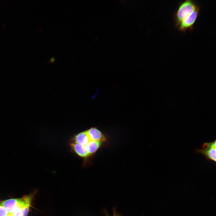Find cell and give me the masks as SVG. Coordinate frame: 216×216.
Instances as JSON below:
<instances>
[{
	"mask_svg": "<svg viewBox=\"0 0 216 216\" xmlns=\"http://www.w3.org/2000/svg\"><path fill=\"white\" fill-rule=\"evenodd\" d=\"M35 193L34 192L21 198L11 199L0 201V205L5 208L10 214H13L20 208L30 207Z\"/></svg>",
	"mask_w": 216,
	"mask_h": 216,
	"instance_id": "obj_1",
	"label": "cell"
},
{
	"mask_svg": "<svg viewBox=\"0 0 216 216\" xmlns=\"http://www.w3.org/2000/svg\"><path fill=\"white\" fill-rule=\"evenodd\" d=\"M115 208L113 209V215L112 216H116L117 214ZM105 214L106 216H110L106 212V211H105Z\"/></svg>",
	"mask_w": 216,
	"mask_h": 216,
	"instance_id": "obj_11",
	"label": "cell"
},
{
	"mask_svg": "<svg viewBox=\"0 0 216 216\" xmlns=\"http://www.w3.org/2000/svg\"><path fill=\"white\" fill-rule=\"evenodd\" d=\"M7 216H14V215L12 214H9Z\"/></svg>",
	"mask_w": 216,
	"mask_h": 216,
	"instance_id": "obj_12",
	"label": "cell"
},
{
	"mask_svg": "<svg viewBox=\"0 0 216 216\" xmlns=\"http://www.w3.org/2000/svg\"><path fill=\"white\" fill-rule=\"evenodd\" d=\"M30 207H27L18 209L13 214L14 216H27L29 212Z\"/></svg>",
	"mask_w": 216,
	"mask_h": 216,
	"instance_id": "obj_9",
	"label": "cell"
},
{
	"mask_svg": "<svg viewBox=\"0 0 216 216\" xmlns=\"http://www.w3.org/2000/svg\"><path fill=\"white\" fill-rule=\"evenodd\" d=\"M197 153L202 154L206 158L209 160L215 162L216 154V141H214L204 143L201 148L196 149L195 150Z\"/></svg>",
	"mask_w": 216,
	"mask_h": 216,
	"instance_id": "obj_3",
	"label": "cell"
},
{
	"mask_svg": "<svg viewBox=\"0 0 216 216\" xmlns=\"http://www.w3.org/2000/svg\"><path fill=\"white\" fill-rule=\"evenodd\" d=\"M9 214L5 208L0 205V216H7Z\"/></svg>",
	"mask_w": 216,
	"mask_h": 216,
	"instance_id": "obj_10",
	"label": "cell"
},
{
	"mask_svg": "<svg viewBox=\"0 0 216 216\" xmlns=\"http://www.w3.org/2000/svg\"><path fill=\"white\" fill-rule=\"evenodd\" d=\"M102 141H92L83 146L90 156L94 153L98 149L102 144Z\"/></svg>",
	"mask_w": 216,
	"mask_h": 216,
	"instance_id": "obj_8",
	"label": "cell"
},
{
	"mask_svg": "<svg viewBox=\"0 0 216 216\" xmlns=\"http://www.w3.org/2000/svg\"><path fill=\"white\" fill-rule=\"evenodd\" d=\"M116 216H120L119 214L117 213Z\"/></svg>",
	"mask_w": 216,
	"mask_h": 216,
	"instance_id": "obj_13",
	"label": "cell"
},
{
	"mask_svg": "<svg viewBox=\"0 0 216 216\" xmlns=\"http://www.w3.org/2000/svg\"><path fill=\"white\" fill-rule=\"evenodd\" d=\"M197 6L194 1L187 0L181 2L174 15L177 27L181 22L193 11Z\"/></svg>",
	"mask_w": 216,
	"mask_h": 216,
	"instance_id": "obj_2",
	"label": "cell"
},
{
	"mask_svg": "<svg viewBox=\"0 0 216 216\" xmlns=\"http://www.w3.org/2000/svg\"><path fill=\"white\" fill-rule=\"evenodd\" d=\"M70 145L71 151L80 157L86 159L89 156L83 146L72 142H70Z\"/></svg>",
	"mask_w": 216,
	"mask_h": 216,
	"instance_id": "obj_7",
	"label": "cell"
},
{
	"mask_svg": "<svg viewBox=\"0 0 216 216\" xmlns=\"http://www.w3.org/2000/svg\"><path fill=\"white\" fill-rule=\"evenodd\" d=\"M200 8L197 6L195 10L182 20L177 26L178 30L181 32L192 29L199 16Z\"/></svg>",
	"mask_w": 216,
	"mask_h": 216,
	"instance_id": "obj_4",
	"label": "cell"
},
{
	"mask_svg": "<svg viewBox=\"0 0 216 216\" xmlns=\"http://www.w3.org/2000/svg\"><path fill=\"white\" fill-rule=\"evenodd\" d=\"M86 131L91 141L103 142L105 140L104 136L100 130L96 128L92 127L86 130Z\"/></svg>",
	"mask_w": 216,
	"mask_h": 216,
	"instance_id": "obj_5",
	"label": "cell"
},
{
	"mask_svg": "<svg viewBox=\"0 0 216 216\" xmlns=\"http://www.w3.org/2000/svg\"><path fill=\"white\" fill-rule=\"evenodd\" d=\"M91 141L86 130L74 135L71 139L70 142L85 146Z\"/></svg>",
	"mask_w": 216,
	"mask_h": 216,
	"instance_id": "obj_6",
	"label": "cell"
}]
</instances>
